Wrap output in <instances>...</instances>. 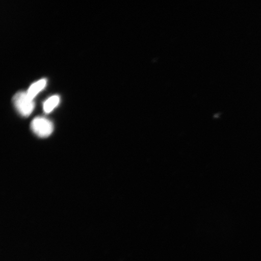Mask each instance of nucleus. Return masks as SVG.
Instances as JSON below:
<instances>
[{
    "label": "nucleus",
    "mask_w": 261,
    "mask_h": 261,
    "mask_svg": "<svg viewBox=\"0 0 261 261\" xmlns=\"http://www.w3.org/2000/svg\"><path fill=\"white\" fill-rule=\"evenodd\" d=\"M60 96L57 95L49 97L43 104V110L45 113H49L56 107L60 103Z\"/></svg>",
    "instance_id": "4"
},
{
    "label": "nucleus",
    "mask_w": 261,
    "mask_h": 261,
    "mask_svg": "<svg viewBox=\"0 0 261 261\" xmlns=\"http://www.w3.org/2000/svg\"><path fill=\"white\" fill-rule=\"evenodd\" d=\"M46 80L42 79L40 81L36 82V83L31 85V87L26 93L31 99L34 100V98L40 91L44 89L45 85H46Z\"/></svg>",
    "instance_id": "3"
},
{
    "label": "nucleus",
    "mask_w": 261,
    "mask_h": 261,
    "mask_svg": "<svg viewBox=\"0 0 261 261\" xmlns=\"http://www.w3.org/2000/svg\"><path fill=\"white\" fill-rule=\"evenodd\" d=\"M12 101L16 109L22 116H29L34 109V100L31 99L28 96L27 93L23 91H19L16 93L13 97Z\"/></svg>",
    "instance_id": "1"
},
{
    "label": "nucleus",
    "mask_w": 261,
    "mask_h": 261,
    "mask_svg": "<svg viewBox=\"0 0 261 261\" xmlns=\"http://www.w3.org/2000/svg\"><path fill=\"white\" fill-rule=\"evenodd\" d=\"M31 129L36 135L40 138H47L53 133V123L50 120L42 117H37L32 120Z\"/></svg>",
    "instance_id": "2"
}]
</instances>
